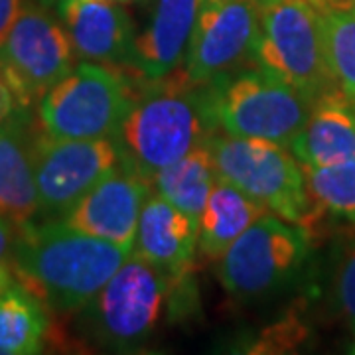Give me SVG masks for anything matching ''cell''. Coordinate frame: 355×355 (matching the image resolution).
<instances>
[{
  "mask_svg": "<svg viewBox=\"0 0 355 355\" xmlns=\"http://www.w3.org/2000/svg\"><path fill=\"white\" fill-rule=\"evenodd\" d=\"M130 101L127 79L105 65L85 62L40 99V125L55 139H113Z\"/></svg>",
  "mask_w": 355,
  "mask_h": 355,
  "instance_id": "6",
  "label": "cell"
},
{
  "mask_svg": "<svg viewBox=\"0 0 355 355\" xmlns=\"http://www.w3.org/2000/svg\"><path fill=\"white\" fill-rule=\"evenodd\" d=\"M55 10L77 58L91 64L128 65L135 28L114 0H62Z\"/></svg>",
  "mask_w": 355,
  "mask_h": 355,
  "instance_id": "13",
  "label": "cell"
},
{
  "mask_svg": "<svg viewBox=\"0 0 355 355\" xmlns=\"http://www.w3.org/2000/svg\"><path fill=\"white\" fill-rule=\"evenodd\" d=\"M320 22L331 77L355 103V2L320 8Z\"/></svg>",
  "mask_w": 355,
  "mask_h": 355,
  "instance_id": "21",
  "label": "cell"
},
{
  "mask_svg": "<svg viewBox=\"0 0 355 355\" xmlns=\"http://www.w3.org/2000/svg\"><path fill=\"white\" fill-rule=\"evenodd\" d=\"M288 150L302 168H320L355 158V107L340 87L312 103L304 127Z\"/></svg>",
  "mask_w": 355,
  "mask_h": 355,
  "instance_id": "15",
  "label": "cell"
},
{
  "mask_svg": "<svg viewBox=\"0 0 355 355\" xmlns=\"http://www.w3.org/2000/svg\"><path fill=\"white\" fill-rule=\"evenodd\" d=\"M32 140L26 109L0 123V216L16 229L40 216Z\"/></svg>",
  "mask_w": 355,
  "mask_h": 355,
  "instance_id": "17",
  "label": "cell"
},
{
  "mask_svg": "<svg viewBox=\"0 0 355 355\" xmlns=\"http://www.w3.org/2000/svg\"><path fill=\"white\" fill-rule=\"evenodd\" d=\"M46 306L14 284L0 292V355H36L44 352L50 334Z\"/></svg>",
  "mask_w": 355,
  "mask_h": 355,
  "instance_id": "20",
  "label": "cell"
},
{
  "mask_svg": "<svg viewBox=\"0 0 355 355\" xmlns=\"http://www.w3.org/2000/svg\"><path fill=\"white\" fill-rule=\"evenodd\" d=\"M73 48L62 20L26 0L0 44V73L18 109H30L73 69Z\"/></svg>",
  "mask_w": 355,
  "mask_h": 355,
  "instance_id": "9",
  "label": "cell"
},
{
  "mask_svg": "<svg viewBox=\"0 0 355 355\" xmlns=\"http://www.w3.org/2000/svg\"><path fill=\"white\" fill-rule=\"evenodd\" d=\"M251 55L261 69L312 103L338 87L326 60L320 10L312 0L259 2V36Z\"/></svg>",
  "mask_w": 355,
  "mask_h": 355,
  "instance_id": "3",
  "label": "cell"
},
{
  "mask_svg": "<svg viewBox=\"0 0 355 355\" xmlns=\"http://www.w3.org/2000/svg\"><path fill=\"white\" fill-rule=\"evenodd\" d=\"M306 257V229L266 211L219 259L217 277L233 298L257 300L291 282Z\"/></svg>",
  "mask_w": 355,
  "mask_h": 355,
  "instance_id": "8",
  "label": "cell"
},
{
  "mask_svg": "<svg viewBox=\"0 0 355 355\" xmlns=\"http://www.w3.org/2000/svg\"><path fill=\"white\" fill-rule=\"evenodd\" d=\"M257 2H263V0H257ZM314 4L318 6V10L320 8H326V6H340V4H349V2H354V0H312Z\"/></svg>",
  "mask_w": 355,
  "mask_h": 355,
  "instance_id": "27",
  "label": "cell"
},
{
  "mask_svg": "<svg viewBox=\"0 0 355 355\" xmlns=\"http://www.w3.org/2000/svg\"><path fill=\"white\" fill-rule=\"evenodd\" d=\"M150 188L146 178L121 162L99 180L62 221L103 241L132 249L140 211L150 196Z\"/></svg>",
  "mask_w": 355,
  "mask_h": 355,
  "instance_id": "12",
  "label": "cell"
},
{
  "mask_svg": "<svg viewBox=\"0 0 355 355\" xmlns=\"http://www.w3.org/2000/svg\"><path fill=\"white\" fill-rule=\"evenodd\" d=\"M211 89L217 127L225 135L268 140L286 148L312 107L300 91L261 67Z\"/></svg>",
  "mask_w": 355,
  "mask_h": 355,
  "instance_id": "7",
  "label": "cell"
},
{
  "mask_svg": "<svg viewBox=\"0 0 355 355\" xmlns=\"http://www.w3.org/2000/svg\"><path fill=\"white\" fill-rule=\"evenodd\" d=\"M207 144L217 180L235 186L268 211L300 227L306 229L314 219L304 168L286 146L231 135H214Z\"/></svg>",
  "mask_w": 355,
  "mask_h": 355,
  "instance_id": "4",
  "label": "cell"
},
{
  "mask_svg": "<svg viewBox=\"0 0 355 355\" xmlns=\"http://www.w3.org/2000/svg\"><path fill=\"white\" fill-rule=\"evenodd\" d=\"M259 36L257 0H200L184 76L209 83L251 55Z\"/></svg>",
  "mask_w": 355,
  "mask_h": 355,
  "instance_id": "11",
  "label": "cell"
},
{
  "mask_svg": "<svg viewBox=\"0 0 355 355\" xmlns=\"http://www.w3.org/2000/svg\"><path fill=\"white\" fill-rule=\"evenodd\" d=\"M200 0H156L148 26L135 36L128 67L156 81L184 64Z\"/></svg>",
  "mask_w": 355,
  "mask_h": 355,
  "instance_id": "14",
  "label": "cell"
},
{
  "mask_svg": "<svg viewBox=\"0 0 355 355\" xmlns=\"http://www.w3.org/2000/svg\"><path fill=\"white\" fill-rule=\"evenodd\" d=\"M349 352H352V354H355V343H354V345H352V349H349Z\"/></svg>",
  "mask_w": 355,
  "mask_h": 355,
  "instance_id": "30",
  "label": "cell"
},
{
  "mask_svg": "<svg viewBox=\"0 0 355 355\" xmlns=\"http://www.w3.org/2000/svg\"><path fill=\"white\" fill-rule=\"evenodd\" d=\"M116 2H148V0H116Z\"/></svg>",
  "mask_w": 355,
  "mask_h": 355,
  "instance_id": "29",
  "label": "cell"
},
{
  "mask_svg": "<svg viewBox=\"0 0 355 355\" xmlns=\"http://www.w3.org/2000/svg\"><path fill=\"white\" fill-rule=\"evenodd\" d=\"M266 211L265 205L245 196L235 186L216 180L200 219L198 251L209 261H219L229 247Z\"/></svg>",
  "mask_w": 355,
  "mask_h": 355,
  "instance_id": "18",
  "label": "cell"
},
{
  "mask_svg": "<svg viewBox=\"0 0 355 355\" xmlns=\"http://www.w3.org/2000/svg\"><path fill=\"white\" fill-rule=\"evenodd\" d=\"M34 2H38L42 6H46V8H55L62 0H34Z\"/></svg>",
  "mask_w": 355,
  "mask_h": 355,
  "instance_id": "28",
  "label": "cell"
},
{
  "mask_svg": "<svg viewBox=\"0 0 355 355\" xmlns=\"http://www.w3.org/2000/svg\"><path fill=\"white\" fill-rule=\"evenodd\" d=\"M132 249L103 241L64 221L16 229V282L55 314H76L109 282Z\"/></svg>",
  "mask_w": 355,
  "mask_h": 355,
  "instance_id": "1",
  "label": "cell"
},
{
  "mask_svg": "<svg viewBox=\"0 0 355 355\" xmlns=\"http://www.w3.org/2000/svg\"><path fill=\"white\" fill-rule=\"evenodd\" d=\"M172 277L130 253L109 282L79 312L89 334L119 352L140 347L156 330Z\"/></svg>",
  "mask_w": 355,
  "mask_h": 355,
  "instance_id": "5",
  "label": "cell"
},
{
  "mask_svg": "<svg viewBox=\"0 0 355 355\" xmlns=\"http://www.w3.org/2000/svg\"><path fill=\"white\" fill-rule=\"evenodd\" d=\"M304 176L314 205L355 225V158L304 168Z\"/></svg>",
  "mask_w": 355,
  "mask_h": 355,
  "instance_id": "22",
  "label": "cell"
},
{
  "mask_svg": "<svg viewBox=\"0 0 355 355\" xmlns=\"http://www.w3.org/2000/svg\"><path fill=\"white\" fill-rule=\"evenodd\" d=\"M22 0H0V44L8 36L16 16L20 12Z\"/></svg>",
  "mask_w": 355,
  "mask_h": 355,
  "instance_id": "25",
  "label": "cell"
},
{
  "mask_svg": "<svg viewBox=\"0 0 355 355\" xmlns=\"http://www.w3.org/2000/svg\"><path fill=\"white\" fill-rule=\"evenodd\" d=\"M336 298H338V306L342 310L343 318L347 320L349 328L355 331V247L352 249V253L347 254L342 270L338 275Z\"/></svg>",
  "mask_w": 355,
  "mask_h": 355,
  "instance_id": "23",
  "label": "cell"
},
{
  "mask_svg": "<svg viewBox=\"0 0 355 355\" xmlns=\"http://www.w3.org/2000/svg\"><path fill=\"white\" fill-rule=\"evenodd\" d=\"M114 2H116V0H114Z\"/></svg>",
  "mask_w": 355,
  "mask_h": 355,
  "instance_id": "31",
  "label": "cell"
},
{
  "mask_svg": "<svg viewBox=\"0 0 355 355\" xmlns=\"http://www.w3.org/2000/svg\"><path fill=\"white\" fill-rule=\"evenodd\" d=\"M40 216L64 217L99 180L121 164L113 139H55L46 132L32 140Z\"/></svg>",
  "mask_w": 355,
  "mask_h": 355,
  "instance_id": "10",
  "label": "cell"
},
{
  "mask_svg": "<svg viewBox=\"0 0 355 355\" xmlns=\"http://www.w3.org/2000/svg\"><path fill=\"white\" fill-rule=\"evenodd\" d=\"M214 89L188 77L156 79L140 97L132 95L114 132L121 162L153 182L166 166L207 144L216 135Z\"/></svg>",
  "mask_w": 355,
  "mask_h": 355,
  "instance_id": "2",
  "label": "cell"
},
{
  "mask_svg": "<svg viewBox=\"0 0 355 355\" xmlns=\"http://www.w3.org/2000/svg\"><path fill=\"white\" fill-rule=\"evenodd\" d=\"M198 223L158 193L142 205L135 253L172 279L186 277L198 247Z\"/></svg>",
  "mask_w": 355,
  "mask_h": 355,
  "instance_id": "16",
  "label": "cell"
},
{
  "mask_svg": "<svg viewBox=\"0 0 355 355\" xmlns=\"http://www.w3.org/2000/svg\"><path fill=\"white\" fill-rule=\"evenodd\" d=\"M216 180L209 144H203L160 170L153 178L150 186L160 198L190 216L200 227V219Z\"/></svg>",
  "mask_w": 355,
  "mask_h": 355,
  "instance_id": "19",
  "label": "cell"
},
{
  "mask_svg": "<svg viewBox=\"0 0 355 355\" xmlns=\"http://www.w3.org/2000/svg\"><path fill=\"white\" fill-rule=\"evenodd\" d=\"M14 239L16 227L0 216V292L18 284L14 275Z\"/></svg>",
  "mask_w": 355,
  "mask_h": 355,
  "instance_id": "24",
  "label": "cell"
},
{
  "mask_svg": "<svg viewBox=\"0 0 355 355\" xmlns=\"http://www.w3.org/2000/svg\"><path fill=\"white\" fill-rule=\"evenodd\" d=\"M354 2H355V0H354Z\"/></svg>",
  "mask_w": 355,
  "mask_h": 355,
  "instance_id": "32",
  "label": "cell"
},
{
  "mask_svg": "<svg viewBox=\"0 0 355 355\" xmlns=\"http://www.w3.org/2000/svg\"><path fill=\"white\" fill-rule=\"evenodd\" d=\"M16 101H14V95L8 83L4 81V77L0 73V123H4L10 114L16 111Z\"/></svg>",
  "mask_w": 355,
  "mask_h": 355,
  "instance_id": "26",
  "label": "cell"
}]
</instances>
